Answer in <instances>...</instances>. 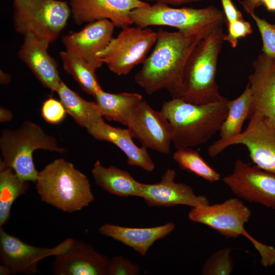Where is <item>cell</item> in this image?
Segmentation results:
<instances>
[{
	"mask_svg": "<svg viewBox=\"0 0 275 275\" xmlns=\"http://www.w3.org/2000/svg\"><path fill=\"white\" fill-rule=\"evenodd\" d=\"M157 34L153 48L135 74L134 80L149 95L166 90L172 98H176L187 62L207 34L162 30Z\"/></svg>",
	"mask_w": 275,
	"mask_h": 275,
	"instance_id": "1",
	"label": "cell"
},
{
	"mask_svg": "<svg viewBox=\"0 0 275 275\" xmlns=\"http://www.w3.org/2000/svg\"><path fill=\"white\" fill-rule=\"evenodd\" d=\"M228 101L226 98L200 104L179 98L164 101L160 111L171 126L176 150L204 144L219 132L227 115Z\"/></svg>",
	"mask_w": 275,
	"mask_h": 275,
	"instance_id": "2",
	"label": "cell"
},
{
	"mask_svg": "<svg viewBox=\"0 0 275 275\" xmlns=\"http://www.w3.org/2000/svg\"><path fill=\"white\" fill-rule=\"evenodd\" d=\"M223 25L212 30L194 49L185 66L176 98L197 104L226 98L221 95L216 81L218 58L224 41Z\"/></svg>",
	"mask_w": 275,
	"mask_h": 275,
	"instance_id": "3",
	"label": "cell"
},
{
	"mask_svg": "<svg viewBox=\"0 0 275 275\" xmlns=\"http://www.w3.org/2000/svg\"><path fill=\"white\" fill-rule=\"evenodd\" d=\"M35 184L43 202L65 212L80 211L94 200L88 177L63 158L39 172Z\"/></svg>",
	"mask_w": 275,
	"mask_h": 275,
	"instance_id": "4",
	"label": "cell"
},
{
	"mask_svg": "<svg viewBox=\"0 0 275 275\" xmlns=\"http://www.w3.org/2000/svg\"><path fill=\"white\" fill-rule=\"evenodd\" d=\"M0 148L2 155L0 165L11 168L22 179L35 183L39 172L33 161L34 151L39 149L61 153L66 151L54 137L30 121L23 122L16 129L3 130Z\"/></svg>",
	"mask_w": 275,
	"mask_h": 275,
	"instance_id": "5",
	"label": "cell"
},
{
	"mask_svg": "<svg viewBox=\"0 0 275 275\" xmlns=\"http://www.w3.org/2000/svg\"><path fill=\"white\" fill-rule=\"evenodd\" d=\"M251 212L238 198H232L214 204H201L188 213L191 221L203 224L227 238L243 235L253 243L260 256V262L264 266L275 264V248L263 244L246 231L245 224L249 221Z\"/></svg>",
	"mask_w": 275,
	"mask_h": 275,
	"instance_id": "6",
	"label": "cell"
},
{
	"mask_svg": "<svg viewBox=\"0 0 275 275\" xmlns=\"http://www.w3.org/2000/svg\"><path fill=\"white\" fill-rule=\"evenodd\" d=\"M130 18L132 24L141 28L165 26L204 34L225 21L223 11L214 5L202 8H176L160 3L135 9L131 12Z\"/></svg>",
	"mask_w": 275,
	"mask_h": 275,
	"instance_id": "7",
	"label": "cell"
},
{
	"mask_svg": "<svg viewBox=\"0 0 275 275\" xmlns=\"http://www.w3.org/2000/svg\"><path fill=\"white\" fill-rule=\"evenodd\" d=\"M13 21L16 32L32 34L51 43L65 27L69 4L60 0L14 1Z\"/></svg>",
	"mask_w": 275,
	"mask_h": 275,
	"instance_id": "8",
	"label": "cell"
},
{
	"mask_svg": "<svg viewBox=\"0 0 275 275\" xmlns=\"http://www.w3.org/2000/svg\"><path fill=\"white\" fill-rule=\"evenodd\" d=\"M157 36V32L149 28L124 26L97 53V57L114 74L126 75L144 63L155 43Z\"/></svg>",
	"mask_w": 275,
	"mask_h": 275,
	"instance_id": "9",
	"label": "cell"
},
{
	"mask_svg": "<svg viewBox=\"0 0 275 275\" xmlns=\"http://www.w3.org/2000/svg\"><path fill=\"white\" fill-rule=\"evenodd\" d=\"M249 119L248 126L238 135L214 142L208 148V155L214 157L229 146L242 145L255 166L275 172V125L268 118L258 115Z\"/></svg>",
	"mask_w": 275,
	"mask_h": 275,
	"instance_id": "10",
	"label": "cell"
},
{
	"mask_svg": "<svg viewBox=\"0 0 275 275\" xmlns=\"http://www.w3.org/2000/svg\"><path fill=\"white\" fill-rule=\"evenodd\" d=\"M74 239L69 238L51 248L28 244L0 228V274H35L44 258L65 252Z\"/></svg>",
	"mask_w": 275,
	"mask_h": 275,
	"instance_id": "11",
	"label": "cell"
},
{
	"mask_svg": "<svg viewBox=\"0 0 275 275\" xmlns=\"http://www.w3.org/2000/svg\"><path fill=\"white\" fill-rule=\"evenodd\" d=\"M223 181L239 199L275 209V172L237 159Z\"/></svg>",
	"mask_w": 275,
	"mask_h": 275,
	"instance_id": "12",
	"label": "cell"
},
{
	"mask_svg": "<svg viewBox=\"0 0 275 275\" xmlns=\"http://www.w3.org/2000/svg\"><path fill=\"white\" fill-rule=\"evenodd\" d=\"M126 126L143 147L163 154L170 152L171 126L160 111L154 110L146 101L142 100L133 109Z\"/></svg>",
	"mask_w": 275,
	"mask_h": 275,
	"instance_id": "13",
	"label": "cell"
},
{
	"mask_svg": "<svg viewBox=\"0 0 275 275\" xmlns=\"http://www.w3.org/2000/svg\"><path fill=\"white\" fill-rule=\"evenodd\" d=\"M115 27L114 24L107 19L88 23L80 31L62 37L65 51L96 71L103 65L97 53L107 46L113 37Z\"/></svg>",
	"mask_w": 275,
	"mask_h": 275,
	"instance_id": "14",
	"label": "cell"
},
{
	"mask_svg": "<svg viewBox=\"0 0 275 275\" xmlns=\"http://www.w3.org/2000/svg\"><path fill=\"white\" fill-rule=\"evenodd\" d=\"M69 4L77 24L107 19L121 28L132 24V10L150 5L142 0H69Z\"/></svg>",
	"mask_w": 275,
	"mask_h": 275,
	"instance_id": "15",
	"label": "cell"
},
{
	"mask_svg": "<svg viewBox=\"0 0 275 275\" xmlns=\"http://www.w3.org/2000/svg\"><path fill=\"white\" fill-rule=\"evenodd\" d=\"M252 67L248 84L252 95L249 119L258 115L275 125V58L261 51L252 62Z\"/></svg>",
	"mask_w": 275,
	"mask_h": 275,
	"instance_id": "16",
	"label": "cell"
},
{
	"mask_svg": "<svg viewBox=\"0 0 275 275\" xmlns=\"http://www.w3.org/2000/svg\"><path fill=\"white\" fill-rule=\"evenodd\" d=\"M176 171L169 168L159 182L142 183L140 197L150 207H169L178 205L194 207L210 203L205 196L196 195L190 186L176 182Z\"/></svg>",
	"mask_w": 275,
	"mask_h": 275,
	"instance_id": "17",
	"label": "cell"
},
{
	"mask_svg": "<svg viewBox=\"0 0 275 275\" xmlns=\"http://www.w3.org/2000/svg\"><path fill=\"white\" fill-rule=\"evenodd\" d=\"M109 259L91 245L74 240L64 253L55 256L52 272L56 275H105Z\"/></svg>",
	"mask_w": 275,
	"mask_h": 275,
	"instance_id": "18",
	"label": "cell"
},
{
	"mask_svg": "<svg viewBox=\"0 0 275 275\" xmlns=\"http://www.w3.org/2000/svg\"><path fill=\"white\" fill-rule=\"evenodd\" d=\"M49 43L44 38L28 34L18 56L44 87L56 92L62 80L56 62L48 53Z\"/></svg>",
	"mask_w": 275,
	"mask_h": 275,
	"instance_id": "19",
	"label": "cell"
},
{
	"mask_svg": "<svg viewBox=\"0 0 275 275\" xmlns=\"http://www.w3.org/2000/svg\"><path fill=\"white\" fill-rule=\"evenodd\" d=\"M86 129L95 139L111 143L118 147L126 155L129 165L140 167L147 172L154 171L155 164L147 148L135 144L128 128L112 126L102 118Z\"/></svg>",
	"mask_w": 275,
	"mask_h": 275,
	"instance_id": "20",
	"label": "cell"
},
{
	"mask_svg": "<svg viewBox=\"0 0 275 275\" xmlns=\"http://www.w3.org/2000/svg\"><path fill=\"white\" fill-rule=\"evenodd\" d=\"M173 223L148 228H131L111 224L100 226L99 232L130 247L140 255L146 256L157 240L162 239L175 229Z\"/></svg>",
	"mask_w": 275,
	"mask_h": 275,
	"instance_id": "21",
	"label": "cell"
},
{
	"mask_svg": "<svg viewBox=\"0 0 275 275\" xmlns=\"http://www.w3.org/2000/svg\"><path fill=\"white\" fill-rule=\"evenodd\" d=\"M91 173L96 184L112 195L124 197L140 196L142 183L127 171L113 166L104 167L97 160Z\"/></svg>",
	"mask_w": 275,
	"mask_h": 275,
	"instance_id": "22",
	"label": "cell"
},
{
	"mask_svg": "<svg viewBox=\"0 0 275 275\" xmlns=\"http://www.w3.org/2000/svg\"><path fill=\"white\" fill-rule=\"evenodd\" d=\"M94 98L102 117L125 126L132 111L143 100L142 95L138 93H111L103 90Z\"/></svg>",
	"mask_w": 275,
	"mask_h": 275,
	"instance_id": "23",
	"label": "cell"
},
{
	"mask_svg": "<svg viewBox=\"0 0 275 275\" xmlns=\"http://www.w3.org/2000/svg\"><path fill=\"white\" fill-rule=\"evenodd\" d=\"M56 92L67 113L79 126L87 129L103 117L95 101L84 99L62 80Z\"/></svg>",
	"mask_w": 275,
	"mask_h": 275,
	"instance_id": "24",
	"label": "cell"
},
{
	"mask_svg": "<svg viewBox=\"0 0 275 275\" xmlns=\"http://www.w3.org/2000/svg\"><path fill=\"white\" fill-rule=\"evenodd\" d=\"M29 181L20 178L10 168L0 165V227L9 221L15 201L27 191Z\"/></svg>",
	"mask_w": 275,
	"mask_h": 275,
	"instance_id": "25",
	"label": "cell"
},
{
	"mask_svg": "<svg viewBox=\"0 0 275 275\" xmlns=\"http://www.w3.org/2000/svg\"><path fill=\"white\" fill-rule=\"evenodd\" d=\"M251 103V92L247 85L238 97L228 101L227 115L219 131L220 139L232 138L242 131L243 124L250 116Z\"/></svg>",
	"mask_w": 275,
	"mask_h": 275,
	"instance_id": "26",
	"label": "cell"
},
{
	"mask_svg": "<svg viewBox=\"0 0 275 275\" xmlns=\"http://www.w3.org/2000/svg\"><path fill=\"white\" fill-rule=\"evenodd\" d=\"M64 70L77 81L81 89L94 97L102 90L95 72L87 64L66 51L60 52Z\"/></svg>",
	"mask_w": 275,
	"mask_h": 275,
	"instance_id": "27",
	"label": "cell"
},
{
	"mask_svg": "<svg viewBox=\"0 0 275 275\" xmlns=\"http://www.w3.org/2000/svg\"><path fill=\"white\" fill-rule=\"evenodd\" d=\"M173 158L181 169L209 182L214 183L221 179L220 174L205 160L198 151L193 148L176 150Z\"/></svg>",
	"mask_w": 275,
	"mask_h": 275,
	"instance_id": "28",
	"label": "cell"
},
{
	"mask_svg": "<svg viewBox=\"0 0 275 275\" xmlns=\"http://www.w3.org/2000/svg\"><path fill=\"white\" fill-rule=\"evenodd\" d=\"M231 249H219L213 253L203 264L201 274L203 275H229L234 269L231 257Z\"/></svg>",
	"mask_w": 275,
	"mask_h": 275,
	"instance_id": "29",
	"label": "cell"
},
{
	"mask_svg": "<svg viewBox=\"0 0 275 275\" xmlns=\"http://www.w3.org/2000/svg\"><path fill=\"white\" fill-rule=\"evenodd\" d=\"M255 21L262 41V52L275 58V23L272 24L261 18L255 13L250 14Z\"/></svg>",
	"mask_w": 275,
	"mask_h": 275,
	"instance_id": "30",
	"label": "cell"
},
{
	"mask_svg": "<svg viewBox=\"0 0 275 275\" xmlns=\"http://www.w3.org/2000/svg\"><path fill=\"white\" fill-rule=\"evenodd\" d=\"M66 113L62 102L51 97L43 102L41 108L42 118L47 122L52 124H58L62 122Z\"/></svg>",
	"mask_w": 275,
	"mask_h": 275,
	"instance_id": "31",
	"label": "cell"
},
{
	"mask_svg": "<svg viewBox=\"0 0 275 275\" xmlns=\"http://www.w3.org/2000/svg\"><path fill=\"white\" fill-rule=\"evenodd\" d=\"M228 33L224 35V41L228 42L232 48H236L238 39L251 35L253 30L249 21L236 20L227 23Z\"/></svg>",
	"mask_w": 275,
	"mask_h": 275,
	"instance_id": "32",
	"label": "cell"
},
{
	"mask_svg": "<svg viewBox=\"0 0 275 275\" xmlns=\"http://www.w3.org/2000/svg\"><path fill=\"white\" fill-rule=\"evenodd\" d=\"M140 273L138 264L121 256L109 259L107 269V275H137Z\"/></svg>",
	"mask_w": 275,
	"mask_h": 275,
	"instance_id": "33",
	"label": "cell"
},
{
	"mask_svg": "<svg viewBox=\"0 0 275 275\" xmlns=\"http://www.w3.org/2000/svg\"><path fill=\"white\" fill-rule=\"evenodd\" d=\"M221 3L227 23L236 20L244 19L241 12L237 9L231 0H221Z\"/></svg>",
	"mask_w": 275,
	"mask_h": 275,
	"instance_id": "34",
	"label": "cell"
},
{
	"mask_svg": "<svg viewBox=\"0 0 275 275\" xmlns=\"http://www.w3.org/2000/svg\"><path fill=\"white\" fill-rule=\"evenodd\" d=\"M144 2H153L166 4L172 6H180L200 2L204 0H142Z\"/></svg>",
	"mask_w": 275,
	"mask_h": 275,
	"instance_id": "35",
	"label": "cell"
},
{
	"mask_svg": "<svg viewBox=\"0 0 275 275\" xmlns=\"http://www.w3.org/2000/svg\"><path fill=\"white\" fill-rule=\"evenodd\" d=\"M238 1L245 12L249 15L255 13V10L261 5L260 0H238Z\"/></svg>",
	"mask_w": 275,
	"mask_h": 275,
	"instance_id": "36",
	"label": "cell"
},
{
	"mask_svg": "<svg viewBox=\"0 0 275 275\" xmlns=\"http://www.w3.org/2000/svg\"><path fill=\"white\" fill-rule=\"evenodd\" d=\"M13 118L12 113L4 107L0 108V122L2 123L7 122L10 121Z\"/></svg>",
	"mask_w": 275,
	"mask_h": 275,
	"instance_id": "37",
	"label": "cell"
},
{
	"mask_svg": "<svg viewBox=\"0 0 275 275\" xmlns=\"http://www.w3.org/2000/svg\"><path fill=\"white\" fill-rule=\"evenodd\" d=\"M10 75L3 71L1 70L0 72V80L1 84L3 85H6L8 84L10 81Z\"/></svg>",
	"mask_w": 275,
	"mask_h": 275,
	"instance_id": "38",
	"label": "cell"
},
{
	"mask_svg": "<svg viewBox=\"0 0 275 275\" xmlns=\"http://www.w3.org/2000/svg\"><path fill=\"white\" fill-rule=\"evenodd\" d=\"M14 1H16V0H14Z\"/></svg>",
	"mask_w": 275,
	"mask_h": 275,
	"instance_id": "39",
	"label": "cell"
}]
</instances>
